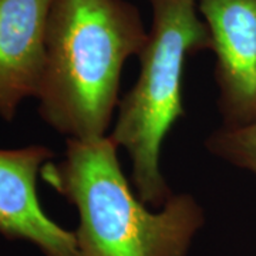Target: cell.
Returning <instances> with one entry per match:
<instances>
[{
    "mask_svg": "<svg viewBox=\"0 0 256 256\" xmlns=\"http://www.w3.org/2000/svg\"><path fill=\"white\" fill-rule=\"evenodd\" d=\"M53 156L46 146L0 148V235L43 256H80L76 234L52 220L37 196V175Z\"/></svg>",
    "mask_w": 256,
    "mask_h": 256,
    "instance_id": "5",
    "label": "cell"
},
{
    "mask_svg": "<svg viewBox=\"0 0 256 256\" xmlns=\"http://www.w3.org/2000/svg\"><path fill=\"white\" fill-rule=\"evenodd\" d=\"M212 156L256 176V124L244 128H218L205 140Z\"/></svg>",
    "mask_w": 256,
    "mask_h": 256,
    "instance_id": "7",
    "label": "cell"
},
{
    "mask_svg": "<svg viewBox=\"0 0 256 256\" xmlns=\"http://www.w3.org/2000/svg\"><path fill=\"white\" fill-rule=\"evenodd\" d=\"M152 24L140 53V74L120 100L111 140L128 152L138 198L152 208L174 195L161 172V148L170 130L185 116L182 78L186 57L210 50V28L198 0H148Z\"/></svg>",
    "mask_w": 256,
    "mask_h": 256,
    "instance_id": "3",
    "label": "cell"
},
{
    "mask_svg": "<svg viewBox=\"0 0 256 256\" xmlns=\"http://www.w3.org/2000/svg\"><path fill=\"white\" fill-rule=\"evenodd\" d=\"M215 53L222 128L256 124V0H198Z\"/></svg>",
    "mask_w": 256,
    "mask_h": 256,
    "instance_id": "4",
    "label": "cell"
},
{
    "mask_svg": "<svg viewBox=\"0 0 256 256\" xmlns=\"http://www.w3.org/2000/svg\"><path fill=\"white\" fill-rule=\"evenodd\" d=\"M52 4L53 0H0V118L8 122L40 90Z\"/></svg>",
    "mask_w": 256,
    "mask_h": 256,
    "instance_id": "6",
    "label": "cell"
},
{
    "mask_svg": "<svg viewBox=\"0 0 256 256\" xmlns=\"http://www.w3.org/2000/svg\"><path fill=\"white\" fill-rule=\"evenodd\" d=\"M118 146L106 136L66 140L62 161L40 175L78 212L74 230L80 256H186L205 224L191 194H174L158 212L131 191L121 170Z\"/></svg>",
    "mask_w": 256,
    "mask_h": 256,
    "instance_id": "2",
    "label": "cell"
},
{
    "mask_svg": "<svg viewBox=\"0 0 256 256\" xmlns=\"http://www.w3.org/2000/svg\"><path fill=\"white\" fill-rule=\"evenodd\" d=\"M148 32L127 0H53L38 114L66 138L106 137L122 67L140 56Z\"/></svg>",
    "mask_w": 256,
    "mask_h": 256,
    "instance_id": "1",
    "label": "cell"
}]
</instances>
